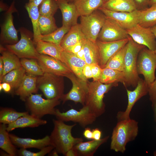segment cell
<instances>
[{"label": "cell", "mask_w": 156, "mask_h": 156, "mask_svg": "<svg viewBox=\"0 0 156 156\" xmlns=\"http://www.w3.org/2000/svg\"><path fill=\"white\" fill-rule=\"evenodd\" d=\"M62 16V25L71 27L77 23L79 16L74 3L66 0H55Z\"/></svg>", "instance_id": "19"}, {"label": "cell", "mask_w": 156, "mask_h": 156, "mask_svg": "<svg viewBox=\"0 0 156 156\" xmlns=\"http://www.w3.org/2000/svg\"><path fill=\"white\" fill-rule=\"evenodd\" d=\"M7 127L6 124H0V148L10 156H15L17 155L18 151L11 141Z\"/></svg>", "instance_id": "32"}, {"label": "cell", "mask_w": 156, "mask_h": 156, "mask_svg": "<svg viewBox=\"0 0 156 156\" xmlns=\"http://www.w3.org/2000/svg\"><path fill=\"white\" fill-rule=\"evenodd\" d=\"M106 18L99 9L89 15L81 16L80 26L87 39L96 42Z\"/></svg>", "instance_id": "8"}, {"label": "cell", "mask_w": 156, "mask_h": 156, "mask_svg": "<svg viewBox=\"0 0 156 156\" xmlns=\"http://www.w3.org/2000/svg\"><path fill=\"white\" fill-rule=\"evenodd\" d=\"M29 16L31 19L33 29V40L35 44L41 40V35L39 27V19L40 14L38 6L29 2L25 5Z\"/></svg>", "instance_id": "27"}, {"label": "cell", "mask_w": 156, "mask_h": 156, "mask_svg": "<svg viewBox=\"0 0 156 156\" xmlns=\"http://www.w3.org/2000/svg\"><path fill=\"white\" fill-rule=\"evenodd\" d=\"M53 121L54 128L49 136L50 145L58 153L65 155L75 145L83 141L81 138H75L72 135V129L76 123L68 125L57 119Z\"/></svg>", "instance_id": "1"}, {"label": "cell", "mask_w": 156, "mask_h": 156, "mask_svg": "<svg viewBox=\"0 0 156 156\" xmlns=\"http://www.w3.org/2000/svg\"><path fill=\"white\" fill-rule=\"evenodd\" d=\"M3 88V90L5 92H10L12 87L8 83L3 82L1 83Z\"/></svg>", "instance_id": "50"}, {"label": "cell", "mask_w": 156, "mask_h": 156, "mask_svg": "<svg viewBox=\"0 0 156 156\" xmlns=\"http://www.w3.org/2000/svg\"><path fill=\"white\" fill-rule=\"evenodd\" d=\"M87 83L88 91L85 105L88 106L97 118L105 111V105L103 101L105 94L118 84H104L99 81H88Z\"/></svg>", "instance_id": "4"}, {"label": "cell", "mask_w": 156, "mask_h": 156, "mask_svg": "<svg viewBox=\"0 0 156 156\" xmlns=\"http://www.w3.org/2000/svg\"><path fill=\"white\" fill-rule=\"evenodd\" d=\"M3 90V88L1 83H0V91H1Z\"/></svg>", "instance_id": "59"}, {"label": "cell", "mask_w": 156, "mask_h": 156, "mask_svg": "<svg viewBox=\"0 0 156 156\" xmlns=\"http://www.w3.org/2000/svg\"><path fill=\"white\" fill-rule=\"evenodd\" d=\"M83 73L85 77L88 79L92 78V72L90 64H86L83 69Z\"/></svg>", "instance_id": "47"}, {"label": "cell", "mask_w": 156, "mask_h": 156, "mask_svg": "<svg viewBox=\"0 0 156 156\" xmlns=\"http://www.w3.org/2000/svg\"><path fill=\"white\" fill-rule=\"evenodd\" d=\"M37 60L44 73L66 77L72 73L65 63L49 55L39 54Z\"/></svg>", "instance_id": "15"}, {"label": "cell", "mask_w": 156, "mask_h": 156, "mask_svg": "<svg viewBox=\"0 0 156 156\" xmlns=\"http://www.w3.org/2000/svg\"><path fill=\"white\" fill-rule=\"evenodd\" d=\"M126 46L124 71L125 77L123 83L125 86H131L135 87L140 79L137 69L138 55L140 51L146 46L136 42L130 36Z\"/></svg>", "instance_id": "3"}, {"label": "cell", "mask_w": 156, "mask_h": 156, "mask_svg": "<svg viewBox=\"0 0 156 156\" xmlns=\"http://www.w3.org/2000/svg\"><path fill=\"white\" fill-rule=\"evenodd\" d=\"M26 73L22 66L9 72L2 77L0 83L6 82L9 84L12 89H16L21 83Z\"/></svg>", "instance_id": "35"}, {"label": "cell", "mask_w": 156, "mask_h": 156, "mask_svg": "<svg viewBox=\"0 0 156 156\" xmlns=\"http://www.w3.org/2000/svg\"><path fill=\"white\" fill-rule=\"evenodd\" d=\"M66 77L71 81L72 87L67 93L64 94L61 98L63 104L66 101L70 100L84 105L88 91V81L81 79L72 73Z\"/></svg>", "instance_id": "13"}, {"label": "cell", "mask_w": 156, "mask_h": 156, "mask_svg": "<svg viewBox=\"0 0 156 156\" xmlns=\"http://www.w3.org/2000/svg\"><path fill=\"white\" fill-rule=\"evenodd\" d=\"M103 0H75L74 3L79 16L89 15L101 7Z\"/></svg>", "instance_id": "30"}, {"label": "cell", "mask_w": 156, "mask_h": 156, "mask_svg": "<svg viewBox=\"0 0 156 156\" xmlns=\"http://www.w3.org/2000/svg\"><path fill=\"white\" fill-rule=\"evenodd\" d=\"M63 77L44 73L43 75L37 77V87L47 99L60 100L64 94Z\"/></svg>", "instance_id": "5"}, {"label": "cell", "mask_w": 156, "mask_h": 156, "mask_svg": "<svg viewBox=\"0 0 156 156\" xmlns=\"http://www.w3.org/2000/svg\"><path fill=\"white\" fill-rule=\"evenodd\" d=\"M129 37L126 29L122 27L114 20L107 17L97 40L103 42H110Z\"/></svg>", "instance_id": "12"}, {"label": "cell", "mask_w": 156, "mask_h": 156, "mask_svg": "<svg viewBox=\"0 0 156 156\" xmlns=\"http://www.w3.org/2000/svg\"><path fill=\"white\" fill-rule=\"evenodd\" d=\"M90 65L92 73V78L93 81H99L103 68L97 64H93Z\"/></svg>", "instance_id": "43"}, {"label": "cell", "mask_w": 156, "mask_h": 156, "mask_svg": "<svg viewBox=\"0 0 156 156\" xmlns=\"http://www.w3.org/2000/svg\"><path fill=\"white\" fill-rule=\"evenodd\" d=\"M126 49V44L109 59L105 68H109L124 72V56Z\"/></svg>", "instance_id": "36"}, {"label": "cell", "mask_w": 156, "mask_h": 156, "mask_svg": "<svg viewBox=\"0 0 156 156\" xmlns=\"http://www.w3.org/2000/svg\"><path fill=\"white\" fill-rule=\"evenodd\" d=\"M107 18L115 20L122 27L127 30L138 24L139 10L131 12H115L101 7L98 8Z\"/></svg>", "instance_id": "17"}, {"label": "cell", "mask_w": 156, "mask_h": 156, "mask_svg": "<svg viewBox=\"0 0 156 156\" xmlns=\"http://www.w3.org/2000/svg\"><path fill=\"white\" fill-rule=\"evenodd\" d=\"M152 103V106L153 109L155 118L156 120V99L150 100Z\"/></svg>", "instance_id": "53"}, {"label": "cell", "mask_w": 156, "mask_h": 156, "mask_svg": "<svg viewBox=\"0 0 156 156\" xmlns=\"http://www.w3.org/2000/svg\"><path fill=\"white\" fill-rule=\"evenodd\" d=\"M129 38L110 42H103L97 40L96 42L99 54V65L102 68L105 67L109 59L127 44Z\"/></svg>", "instance_id": "18"}, {"label": "cell", "mask_w": 156, "mask_h": 156, "mask_svg": "<svg viewBox=\"0 0 156 156\" xmlns=\"http://www.w3.org/2000/svg\"><path fill=\"white\" fill-rule=\"evenodd\" d=\"M42 96V94H32L27 99V107L31 114L40 118L47 114L55 115V107L60 104V99H45Z\"/></svg>", "instance_id": "7"}, {"label": "cell", "mask_w": 156, "mask_h": 156, "mask_svg": "<svg viewBox=\"0 0 156 156\" xmlns=\"http://www.w3.org/2000/svg\"><path fill=\"white\" fill-rule=\"evenodd\" d=\"M128 98L127 108L124 111L119 112L116 118L118 121L130 118V115L135 103L142 96L148 93V85L144 80L140 79L135 89L131 91L126 89Z\"/></svg>", "instance_id": "14"}, {"label": "cell", "mask_w": 156, "mask_h": 156, "mask_svg": "<svg viewBox=\"0 0 156 156\" xmlns=\"http://www.w3.org/2000/svg\"><path fill=\"white\" fill-rule=\"evenodd\" d=\"M83 48L85 53V61L86 64H96L99 65V54L96 42L86 39Z\"/></svg>", "instance_id": "34"}, {"label": "cell", "mask_w": 156, "mask_h": 156, "mask_svg": "<svg viewBox=\"0 0 156 156\" xmlns=\"http://www.w3.org/2000/svg\"><path fill=\"white\" fill-rule=\"evenodd\" d=\"M109 136H106L99 140H92L80 142L75 145L73 148L76 156H92L99 148L106 142Z\"/></svg>", "instance_id": "23"}, {"label": "cell", "mask_w": 156, "mask_h": 156, "mask_svg": "<svg viewBox=\"0 0 156 156\" xmlns=\"http://www.w3.org/2000/svg\"><path fill=\"white\" fill-rule=\"evenodd\" d=\"M68 2L70 1H75V0H66Z\"/></svg>", "instance_id": "60"}, {"label": "cell", "mask_w": 156, "mask_h": 156, "mask_svg": "<svg viewBox=\"0 0 156 156\" xmlns=\"http://www.w3.org/2000/svg\"><path fill=\"white\" fill-rule=\"evenodd\" d=\"M37 77L27 74L25 75L15 92V94L19 96L22 101H26L31 94L37 92L38 89L37 85Z\"/></svg>", "instance_id": "21"}, {"label": "cell", "mask_w": 156, "mask_h": 156, "mask_svg": "<svg viewBox=\"0 0 156 156\" xmlns=\"http://www.w3.org/2000/svg\"><path fill=\"white\" fill-rule=\"evenodd\" d=\"M39 25L40 32L42 36L50 34L58 28L53 16H46L40 15Z\"/></svg>", "instance_id": "37"}, {"label": "cell", "mask_w": 156, "mask_h": 156, "mask_svg": "<svg viewBox=\"0 0 156 156\" xmlns=\"http://www.w3.org/2000/svg\"><path fill=\"white\" fill-rule=\"evenodd\" d=\"M4 70V64L1 56L0 57V81L1 80Z\"/></svg>", "instance_id": "51"}, {"label": "cell", "mask_w": 156, "mask_h": 156, "mask_svg": "<svg viewBox=\"0 0 156 156\" xmlns=\"http://www.w3.org/2000/svg\"><path fill=\"white\" fill-rule=\"evenodd\" d=\"M61 56L63 62L72 73L81 79L88 81L83 73V68L86 64L85 61L78 57L75 54L64 50Z\"/></svg>", "instance_id": "20"}, {"label": "cell", "mask_w": 156, "mask_h": 156, "mask_svg": "<svg viewBox=\"0 0 156 156\" xmlns=\"http://www.w3.org/2000/svg\"><path fill=\"white\" fill-rule=\"evenodd\" d=\"M40 5V15L46 16H53L58 8L55 0H43Z\"/></svg>", "instance_id": "41"}, {"label": "cell", "mask_w": 156, "mask_h": 156, "mask_svg": "<svg viewBox=\"0 0 156 156\" xmlns=\"http://www.w3.org/2000/svg\"><path fill=\"white\" fill-rule=\"evenodd\" d=\"M36 45V50L39 54L49 55L63 62L61 55L64 49L60 45L42 40L38 41Z\"/></svg>", "instance_id": "26"}, {"label": "cell", "mask_w": 156, "mask_h": 156, "mask_svg": "<svg viewBox=\"0 0 156 156\" xmlns=\"http://www.w3.org/2000/svg\"><path fill=\"white\" fill-rule=\"evenodd\" d=\"M101 7L115 12H131L137 10L133 0H109Z\"/></svg>", "instance_id": "28"}, {"label": "cell", "mask_w": 156, "mask_h": 156, "mask_svg": "<svg viewBox=\"0 0 156 156\" xmlns=\"http://www.w3.org/2000/svg\"><path fill=\"white\" fill-rule=\"evenodd\" d=\"M146 47L139 52L137 61V69L139 74L142 75L148 85L155 80L156 69V53Z\"/></svg>", "instance_id": "9"}, {"label": "cell", "mask_w": 156, "mask_h": 156, "mask_svg": "<svg viewBox=\"0 0 156 156\" xmlns=\"http://www.w3.org/2000/svg\"><path fill=\"white\" fill-rule=\"evenodd\" d=\"M20 61L22 66L27 74L36 76L43 75V72L37 59L26 58H21Z\"/></svg>", "instance_id": "39"}, {"label": "cell", "mask_w": 156, "mask_h": 156, "mask_svg": "<svg viewBox=\"0 0 156 156\" xmlns=\"http://www.w3.org/2000/svg\"><path fill=\"white\" fill-rule=\"evenodd\" d=\"M125 77V73L123 71L105 68L102 69L99 81L102 83L106 84L117 83L118 82L123 83Z\"/></svg>", "instance_id": "33"}, {"label": "cell", "mask_w": 156, "mask_h": 156, "mask_svg": "<svg viewBox=\"0 0 156 156\" xmlns=\"http://www.w3.org/2000/svg\"><path fill=\"white\" fill-rule=\"evenodd\" d=\"M86 38L82 32L79 24L71 27L61 42L60 45L64 50L75 45L82 40Z\"/></svg>", "instance_id": "25"}, {"label": "cell", "mask_w": 156, "mask_h": 156, "mask_svg": "<svg viewBox=\"0 0 156 156\" xmlns=\"http://www.w3.org/2000/svg\"><path fill=\"white\" fill-rule=\"evenodd\" d=\"M139 12L138 24L146 28L156 25V3Z\"/></svg>", "instance_id": "31"}, {"label": "cell", "mask_w": 156, "mask_h": 156, "mask_svg": "<svg viewBox=\"0 0 156 156\" xmlns=\"http://www.w3.org/2000/svg\"><path fill=\"white\" fill-rule=\"evenodd\" d=\"M0 51L4 67L3 77L9 72L21 67L22 65L19 58L2 45H0Z\"/></svg>", "instance_id": "29"}, {"label": "cell", "mask_w": 156, "mask_h": 156, "mask_svg": "<svg viewBox=\"0 0 156 156\" xmlns=\"http://www.w3.org/2000/svg\"><path fill=\"white\" fill-rule=\"evenodd\" d=\"M138 122L130 118L118 121L111 138L110 148L116 152L124 153L127 143L134 140L138 133Z\"/></svg>", "instance_id": "2"}, {"label": "cell", "mask_w": 156, "mask_h": 156, "mask_svg": "<svg viewBox=\"0 0 156 156\" xmlns=\"http://www.w3.org/2000/svg\"><path fill=\"white\" fill-rule=\"evenodd\" d=\"M155 3H156V0H150V6L151 5Z\"/></svg>", "instance_id": "58"}, {"label": "cell", "mask_w": 156, "mask_h": 156, "mask_svg": "<svg viewBox=\"0 0 156 156\" xmlns=\"http://www.w3.org/2000/svg\"><path fill=\"white\" fill-rule=\"evenodd\" d=\"M83 135L84 137L88 140H92V133L91 129L88 127L85 128L83 133Z\"/></svg>", "instance_id": "49"}, {"label": "cell", "mask_w": 156, "mask_h": 156, "mask_svg": "<svg viewBox=\"0 0 156 156\" xmlns=\"http://www.w3.org/2000/svg\"><path fill=\"white\" fill-rule=\"evenodd\" d=\"M103 0V1H104V2H105V1H108V0Z\"/></svg>", "instance_id": "62"}, {"label": "cell", "mask_w": 156, "mask_h": 156, "mask_svg": "<svg viewBox=\"0 0 156 156\" xmlns=\"http://www.w3.org/2000/svg\"><path fill=\"white\" fill-rule=\"evenodd\" d=\"M54 149L53 146L49 145L42 148L38 152H34L28 151L26 149L20 148L18 151L17 154L21 156H44Z\"/></svg>", "instance_id": "42"}, {"label": "cell", "mask_w": 156, "mask_h": 156, "mask_svg": "<svg viewBox=\"0 0 156 156\" xmlns=\"http://www.w3.org/2000/svg\"><path fill=\"white\" fill-rule=\"evenodd\" d=\"M27 113V112H19L9 108H1L0 111V123L9 124Z\"/></svg>", "instance_id": "38"}, {"label": "cell", "mask_w": 156, "mask_h": 156, "mask_svg": "<svg viewBox=\"0 0 156 156\" xmlns=\"http://www.w3.org/2000/svg\"><path fill=\"white\" fill-rule=\"evenodd\" d=\"M126 30L129 35L136 42L144 45L151 50L155 51L156 38L151 28L143 27L138 24Z\"/></svg>", "instance_id": "16"}, {"label": "cell", "mask_w": 156, "mask_h": 156, "mask_svg": "<svg viewBox=\"0 0 156 156\" xmlns=\"http://www.w3.org/2000/svg\"><path fill=\"white\" fill-rule=\"evenodd\" d=\"M9 135L13 144L20 148H34L40 150L50 145V137L49 135L38 139L20 138L12 134H9Z\"/></svg>", "instance_id": "22"}, {"label": "cell", "mask_w": 156, "mask_h": 156, "mask_svg": "<svg viewBox=\"0 0 156 156\" xmlns=\"http://www.w3.org/2000/svg\"><path fill=\"white\" fill-rule=\"evenodd\" d=\"M154 155L156 156V151H155L154 153Z\"/></svg>", "instance_id": "61"}, {"label": "cell", "mask_w": 156, "mask_h": 156, "mask_svg": "<svg viewBox=\"0 0 156 156\" xmlns=\"http://www.w3.org/2000/svg\"><path fill=\"white\" fill-rule=\"evenodd\" d=\"M15 1L11 3L6 11L3 22L1 26L0 40L1 44L12 45L18 41V31L13 23V14L17 11L15 6Z\"/></svg>", "instance_id": "11"}, {"label": "cell", "mask_w": 156, "mask_h": 156, "mask_svg": "<svg viewBox=\"0 0 156 156\" xmlns=\"http://www.w3.org/2000/svg\"><path fill=\"white\" fill-rule=\"evenodd\" d=\"M93 139L99 140L101 139L102 131L99 129L96 128L92 130Z\"/></svg>", "instance_id": "48"}, {"label": "cell", "mask_w": 156, "mask_h": 156, "mask_svg": "<svg viewBox=\"0 0 156 156\" xmlns=\"http://www.w3.org/2000/svg\"><path fill=\"white\" fill-rule=\"evenodd\" d=\"M70 28L62 25L61 27L58 28L51 34L46 35L42 36L41 40L60 45L63 38L68 32Z\"/></svg>", "instance_id": "40"}, {"label": "cell", "mask_w": 156, "mask_h": 156, "mask_svg": "<svg viewBox=\"0 0 156 156\" xmlns=\"http://www.w3.org/2000/svg\"><path fill=\"white\" fill-rule=\"evenodd\" d=\"M75 54L78 57L85 61V53L83 47L81 49Z\"/></svg>", "instance_id": "52"}, {"label": "cell", "mask_w": 156, "mask_h": 156, "mask_svg": "<svg viewBox=\"0 0 156 156\" xmlns=\"http://www.w3.org/2000/svg\"><path fill=\"white\" fill-rule=\"evenodd\" d=\"M47 121L27 113L18 118L14 122L8 124L7 127L8 132L18 128L35 127L44 125Z\"/></svg>", "instance_id": "24"}, {"label": "cell", "mask_w": 156, "mask_h": 156, "mask_svg": "<svg viewBox=\"0 0 156 156\" xmlns=\"http://www.w3.org/2000/svg\"><path fill=\"white\" fill-rule=\"evenodd\" d=\"M151 29L152 31L155 36L156 40V25L151 27ZM155 51L156 53V49Z\"/></svg>", "instance_id": "57"}, {"label": "cell", "mask_w": 156, "mask_h": 156, "mask_svg": "<svg viewBox=\"0 0 156 156\" xmlns=\"http://www.w3.org/2000/svg\"><path fill=\"white\" fill-rule=\"evenodd\" d=\"M137 10H144L150 6V0H133Z\"/></svg>", "instance_id": "45"}, {"label": "cell", "mask_w": 156, "mask_h": 156, "mask_svg": "<svg viewBox=\"0 0 156 156\" xmlns=\"http://www.w3.org/2000/svg\"><path fill=\"white\" fill-rule=\"evenodd\" d=\"M65 155L66 156H76L75 153L73 148L68 151Z\"/></svg>", "instance_id": "56"}, {"label": "cell", "mask_w": 156, "mask_h": 156, "mask_svg": "<svg viewBox=\"0 0 156 156\" xmlns=\"http://www.w3.org/2000/svg\"><path fill=\"white\" fill-rule=\"evenodd\" d=\"M86 39V38L82 40L75 45L64 51L76 54L82 48Z\"/></svg>", "instance_id": "44"}, {"label": "cell", "mask_w": 156, "mask_h": 156, "mask_svg": "<svg viewBox=\"0 0 156 156\" xmlns=\"http://www.w3.org/2000/svg\"><path fill=\"white\" fill-rule=\"evenodd\" d=\"M29 2L32 3L38 6L41 4L43 0H29Z\"/></svg>", "instance_id": "55"}, {"label": "cell", "mask_w": 156, "mask_h": 156, "mask_svg": "<svg viewBox=\"0 0 156 156\" xmlns=\"http://www.w3.org/2000/svg\"><path fill=\"white\" fill-rule=\"evenodd\" d=\"M148 93L150 100L156 99V77L154 81L148 85Z\"/></svg>", "instance_id": "46"}, {"label": "cell", "mask_w": 156, "mask_h": 156, "mask_svg": "<svg viewBox=\"0 0 156 156\" xmlns=\"http://www.w3.org/2000/svg\"><path fill=\"white\" fill-rule=\"evenodd\" d=\"M9 7L6 4L3 3L2 1H0V9L1 12L4 10L7 11Z\"/></svg>", "instance_id": "54"}, {"label": "cell", "mask_w": 156, "mask_h": 156, "mask_svg": "<svg viewBox=\"0 0 156 156\" xmlns=\"http://www.w3.org/2000/svg\"><path fill=\"white\" fill-rule=\"evenodd\" d=\"M21 37L16 43L5 45V47L19 58H26L37 59L39 54L32 40V34L27 29L22 27L19 30Z\"/></svg>", "instance_id": "6"}, {"label": "cell", "mask_w": 156, "mask_h": 156, "mask_svg": "<svg viewBox=\"0 0 156 156\" xmlns=\"http://www.w3.org/2000/svg\"><path fill=\"white\" fill-rule=\"evenodd\" d=\"M55 116L57 119L64 122L72 121L78 123L83 128L93 124L97 118L89 107L86 105L79 110L72 108L62 112L56 109Z\"/></svg>", "instance_id": "10"}]
</instances>
